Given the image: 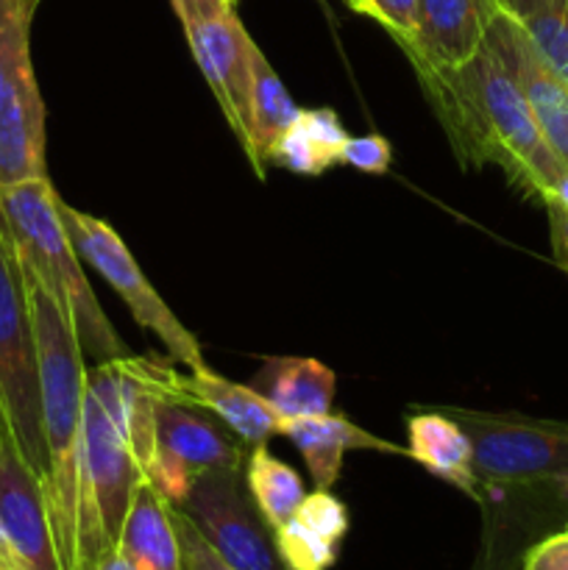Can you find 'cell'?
Here are the masks:
<instances>
[{"label": "cell", "instance_id": "obj_9", "mask_svg": "<svg viewBox=\"0 0 568 570\" xmlns=\"http://www.w3.org/2000/svg\"><path fill=\"white\" fill-rule=\"evenodd\" d=\"M245 449L232 429L198 406L161 399L156 404V451L145 468V482L173 507H182L198 473L243 468Z\"/></svg>", "mask_w": 568, "mask_h": 570}, {"label": "cell", "instance_id": "obj_31", "mask_svg": "<svg viewBox=\"0 0 568 570\" xmlns=\"http://www.w3.org/2000/svg\"><path fill=\"white\" fill-rule=\"evenodd\" d=\"M178 20H198V17L223 14V11H237L239 0H170Z\"/></svg>", "mask_w": 568, "mask_h": 570}, {"label": "cell", "instance_id": "obj_11", "mask_svg": "<svg viewBox=\"0 0 568 570\" xmlns=\"http://www.w3.org/2000/svg\"><path fill=\"white\" fill-rule=\"evenodd\" d=\"M189 50L204 72L223 117L234 137L248 150L251 142V70H254L256 42L239 22L237 11L184 20Z\"/></svg>", "mask_w": 568, "mask_h": 570}, {"label": "cell", "instance_id": "obj_26", "mask_svg": "<svg viewBox=\"0 0 568 570\" xmlns=\"http://www.w3.org/2000/svg\"><path fill=\"white\" fill-rule=\"evenodd\" d=\"M173 523H176L178 540H182L187 570H237L212 549L209 540L198 532V527L189 521L187 512L178 510V507H173Z\"/></svg>", "mask_w": 568, "mask_h": 570}, {"label": "cell", "instance_id": "obj_15", "mask_svg": "<svg viewBox=\"0 0 568 570\" xmlns=\"http://www.w3.org/2000/svg\"><path fill=\"white\" fill-rule=\"evenodd\" d=\"M499 0H421L418 31L401 45L415 70H460L484 48Z\"/></svg>", "mask_w": 568, "mask_h": 570}, {"label": "cell", "instance_id": "obj_7", "mask_svg": "<svg viewBox=\"0 0 568 570\" xmlns=\"http://www.w3.org/2000/svg\"><path fill=\"white\" fill-rule=\"evenodd\" d=\"M59 212L61 220H65L67 234H70L72 239V248L78 250V256H81L84 262H89V265L109 282V287L115 289L123 298V304L131 309L134 321H137L145 332L159 337V343L165 345L173 362L187 365L189 371L204 367V354H200L198 340L184 328V323L173 315L170 306H167L165 301H161V295L156 293L154 284L145 278V273L139 271L137 259H134L131 250L126 248L120 234H117L109 223L98 220V217L87 215V212L81 209H72L65 200H59Z\"/></svg>", "mask_w": 568, "mask_h": 570}, {"label": "cell", "instance_id": "obj_4", "mask_svg": "<svg viewBox=\"0 0 568 570\" xmlns=\"http://www.w3.org/2000/svg\"><path fill=\"white\" fill-rule=\"evenodd\" d=\"M468 432L479 501L488 493L568 504V423L523 415L443 410Z\"/></svg>", "mask_w": 568, "mask_h": 570}, {"label": "cell", "instance_id": "obj_5", "mask_svg": "<svg viewBox=\"0 0 568 570\" xmlns=\"http://www.w3.org/2000/svg\"><path fill=\"white\" fill-rule=\"evenodd\" d=\"M0 415L17 451L45 482L48 445L42 426L37 334L20 259L0 223Z\"/></svg>", "mask_w": 568, "mask_h": 570}, {"label": "cell", "instance_id": "obj_16", "mask_svg": "<svg viewBox=\"0 0 568 570\" xmlns=\"http://www.w3.org/2000/svg\"><path fill=\"white\" fill-rule=\"evenodd\" d=\"M278 434H284L301 451L315 490H332L343 471L345 451H384V454L407 456V449L373 438L345 415H334V412L310 417H282Z\"/></svg>", "mask_w": 568, "mask_h": 570}, {"label": "cell", "instance_id": "obj_35", "mask_svg": "<svg viewBox=\"0 0 568 570\" xmlns=\"http://www.w3.org/2000/svg\"><path fill=\"white\" fill-rule=\"evenodd\" d=\"M0 432H9V429H6V421H3V415H0Z\"/></svg>", "mask_w": 568, "mask_h": 570}, {"label": "cell", "instance_id": "obj_29", "mask_svg": "<svg viewBox=\"0 0 568 570\" xmlns=\"http://www.w3.org/2000/svg\"><path fill=\"white\" fill-rule=\"evenodd\" d=\"M521 570H568V529L529 546L521 557Z\"/></svg>", "mask_w": 568, "mask_h": 570}, {"label": "cell", "instance_id": "obj_36", "mask_svg": "<svg viewBox=\"0 0 568 570\" xmlns=\"http://www.w3.org/2000/svg\"><path fill=\"white\" fill-rule=\"evenodd\" d=\"M31 3H33V6H39V0H31Z\"/></svg>", "mask_w": 568, "mask_h": 570}, {"label": "cell", "instance_id": "obj_1", "mask_svg": "<svg viewBox=\"0 0 568 570\" xmlns=\"http://www.w3.org/2000/svg\"><path fill=\"white\" fill-rule=\"evenodd\" d=\"M466 165H496L521 193L566 200L568 170L546 142L521 87L484 39L460 70H415Z\"/></svg>", "mask_w": 568, "mask_h": 570}, {"label": "cell", "instance_id": "obj_22", "mask_svg": "<svg viewBox=\"0 0 568 570\" xmlns=\"http://www.w3.org/2000/svg\"><path fill=\"white\" fill-rule=\"evenodd\" d=\"M245 484H248L256 510L262 512L271 529L284 527L306 495L298 473L287 462L273 456L267 445L251 449L248 460H245Z\"/></svg>", "mask_w": 568, "mask_h": 570}, {"label": "cell", "instance_id": "obj_23", "mask_svg": "<svg viewBox=\"0 0 568 570\" xmlns=\"http://www.w3.org/2000/svg\"><path fill=\"white\" fill-rule=\"evenodd\" d=\"M551 70L568 81V0H529L516 17Z\"/></svg>", "mask_w": 568, "mask_h": 570}, {"label": "cell", "instance_id": "obj_33", "mask_svg": "<svg viewBox=\"0 0 568 570\" xmlns=\"http://www.w3.org/2000/svg\"><path fill=\"white\" fill-rule=\"evenodd\" d=\"M527 3H529V0H499V6H501V9H505V11H510L512 17H518V14H521V11L527 9Z\"/></svg>", "mask_w": 568, "mask_h": 570}, {"label": "cell", "instance_id": "obj_19", "mask_svg": "<svg viewBox=\"0 0 568 570\" xmlns=\"http://www.w3.org/2000/svg\"><path fill=\"white\" fill-rule=\"evenodd\" d=\"M117 551L137 570H187L182 540L173 523V504H167L148 482L139 488L123 523Z\"/></svg>", "mask_w": 568, "mask_h": 570}, {"label": "cell", "instance_id": "obj_6", "mask_svg": "<svg viewBox=\"0 0 568 570\" xmlns=\"http://www.w3.org/2000/svg\"><path fill=\"white\" fill-rule=\"evenodd\" d=\"M31 0H0V187L48 176L45 104L31 61Z\"/></svg>", "mask_w": 568, "mask_h": 570}, {"label": "cell", "instance_id": "obj_10", "mask_svg": "<svg viewBox=\"0 0 568 570\" xmlns=\"http://www.w3.org/2000/svg\"><path fill=\"white\" fill-rule=\"evenodd\" d=\"M84 482L100 540L106 551H115L123 523L145 484V471L120 423L89 390L84 395Z\"/></svg>", "mask_w": 568, "mask_h": 570}, {"label": "cell", "instance_id": "obj_24", "mask_svg": "<svg viewBox=\"0 0 568 570\" xmlns=\"http://www.w3.org/2000/svg\"><path fill=\"white\" fill-rule=\"evenodd\" d=\"M273 540H276L278 557L290 570H329L337 562V543H329L326 538L315 534L290 518L284 527L273 529Z\"/></svg>", "mask_w": 568, "mask_h": 570}, {"label": "cell", "instance_id": "obj_8", "mask_svg": "<svg viewBox=\"0 0 568 570\" xmlns=\"http://www.w3.org/2000/svg\"><path fill=\"white\" fill-rule=\"evenodd\" d=\"M178 510L187 512L228 566L237 570H290L278 557L273 529L251 499L243 468L198 473Z\"/></svg>", "mask_w": 568, "mask_h": 570}, {"label": "cell", "instance_id": "obj_17", "mask_svg": "<svg viewBox=\"0 0 568 570\" xmlns=\"http://www.w3.org/2000/svg\"><path fill=\"white\" fill-rule=\"evenodd\" d=\"M407 456L427 468L432 476L479 501L471 438L449 412H415L407 417Z\"/></svg>", "mask_w": 568, "mask_h": 570}, {"label": "cell", "instance_id": "obj_28", "mask_svg": "<svg viewBox=\"0 0 568 570\" xmlns=\"http://www.w3.org/2000/svg\"><path fill=\"white\" fill-rule=\"evenodd\" d=\"M393 161V148L379 134H365V137H349L345 139L343 156L340 165H349L360 173H371V176H382L390 170Z\"/></svg>", "mask_w": 568, "mask_h": 570}, {"label": "cell", "instance_id": "obj_14", "mask_svg": "<svg viewBox=\"0 0 568 570\" xmlns=\"http://www.w3.org/2000/svg\"><path fill=\"white\" fill-rule=\"evenodd\" d=\"M0 523L22 570H61L45 484L9 432H0Z\"/></svg>", "mask_w": 568, "mask_h": 570}, {"label": "cell", "instance_id": "obj_2", "mask_svg": "<svg viewBox=\"0 0 568 570\" xmlns=\"http://www.w3.org/2000/svg\"><path fill=\"white\" fill-rule=\"evenodd\" d=\"M22 276L37 334L42 426L48 445V476L42 484L56 551L61 570H92L109 551L89 512L84 482V395L89 371L84 367V351L70 317L31 273L22 271Z\"/></svg>", "mask_w": 568, "mask_h": 570}, {"label": "cell", "instance_id": "obj_34", "mask_svg": "<svg viewBox=\"0 0 568 570\" xmlns=\"http://www.w3.org/2000/svg\"><path fill=\"white\" fill-rule=\"evenodd\" d=\"M345 6H349L351 11H356V14L371 17V9H368V0H345Z\"/></svg>", "mask_w": 568, "mask_h": 570}, {"label": "cell", "instance_id": "obj_18", "mask_svg": "<svg viewBox=\"0 0 568 570\" xmlns=\"http://www.w3.org/2000/svg\"><path fill=\"white\" fill-rule=\"evenodd\" d=\"M251 387L282 417L326 415L334 404V373L310 356H271Z\"/></svg>", "mask_w": 568, "mask_h": 570}, {"label": "cell", "instance_id": "obj_25", "mask_svg": "<svg viewBox=\"0 0 568 570\" xmlns=\"http://www.w3.org/2000/svg\"><path fill=\"white\" fill-rule=\"evenodd\" d=\"M293 518L315 534L326 538L329 543L340 546L349 534V510L337 495H332V490H315V493L304 495Z\"/></svg>", "mask_w": 568, "mask_h": 570}, {"label": "cell", "instance_id": "obj_3", "mask_svg": "<svg viewBox=\"0 0 568 570\" xmlns=\"http://www.w3.org/2000/svg\"><path fill=\"white\" fill-rule=\"evenodd\" d=\"M59 200L48 176L0 187V223L22 271L31 273L70 317L84 356L95 365L120 360L128 356V348L84 276L81 256L61 220Z\"/></svg>", "mask_w": 568, "mask_h": 570}, {"label": "cell", "instance_id": "obj_12", "mask_svg": "<svg viewBox=\"0 0 568 570\" xmlns=\"http://www.w3.org/2000/svg\"><path fill=\"white\" fill-rule=\"evenodd\" d=\"M150 376L161 399L209 412L223 426L232 429L239 443L248 449L267 445V440L278 434V426H282V415L251 384L243 387V384L228 382L206 365L198 371L176 373L167 362L150 360Z\"/></svg>", "mask_w": 568, "mask_h": 570}, {"label": "cell", "instance_id": "obj_27", "mask_svg": "<svg viewBox=\"0 0 568 570\" xmlns=\"http://www.w3.org/2000/svg\"><path fill=\"white\" fill-rule=\"evenodd\" d=\"M368 9H371V20H376L399 48L415 37L421 0H368Z\"/></svg>", "mask_w": 568, "mask_h": 570}, {"label": "cell", "instance_id": "obj_30", "mask_svg": "<svg viewBox=\"0 0 568 570\" xmlns=\"http://www.w3.org/2000/svg\"><path fill=\"white\" fill-rule=\"evenodd\" d=\"M549 209V228H551V248L555 259L562 271L568 273V204L566 200H546Z\"/></svg>", "mask_w": 568, "mask_h": 570}, {"label": "cell", "instance_id": "obj_13", "mask_svg": "<svg viewBox=\"0 0 568 570\" xmlns=\"http://www.w3.org/2000/svg\"><path fill=\"white\" fill-rule=\"evenodd\" d=\"M488 45L512 72L546 142L568 170V81L551 70L549 61L535 48L527 28L510 11H496L488 28Z\"/></svg>", "mask_w": 568, "mask_h": 570}, {"label": "cell", "instance_id": "obj_21", "mask_svg": "<svg viewBox=\"0 0 568 570\" xmlns=\"http://www.w3.org/2000/svg\"><path fill=\"white\" fill-rule=\"evenodd\" d=\"M298 111L301 109L290 98L284 81L276 76L265 53L256 48L254 70H251V142L245 156H248L251 167L259 178H265L267 156H271L273 145L287 131L290 122L298 117Z\"/></svg>", "mask_w": 568, "mask_h": 570}, {"label": "cell", "instance_id": "obj_32", "mask_svg": "<svg viewBox=\"0 0 568 570\" xmlns=\"http://www.w3.org/2000/svg\"><path fill=\"white\" fill-rule=\"evenodd\" d=\"M92 570H137L131 566V562L126 560V557L120 554V551H109V554H104L98 560V566H95Z\"/></svg>", "mask_w": 568, "mask_h": 570}, {"label": "cell", "instance_id": "obj_20", "mask_svg": "<svg viewBox=\"0 0 568 570\" xmlns=\"http://www.w3.org/2000/svg\"><path fill=\"white\" fill-rule=\"evenodd\" d=\"M345 139L349 134L332 109H301L273 145L267 165H278L295 176H323L340 165Z\"/></svg>", "mask_w": 568, "mask_h": 570}]
</instances>
